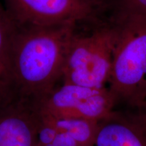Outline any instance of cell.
<instances>
[{"label":"cell","mask_w":146,"mask_h":146,"mask_svg":"<svg viewBox=\"0 0 146 146\" xmlns=\"http://www.w3.org/2000/svg\"><path fill=\"white\" fill-rule=\"evenodd\" d=\"M74 26L18 27L1 76L6 87L39 104L62 79Z\"/></svg>","instance_id":"cell-1"},{"label":"cell","mask_w":146,"mask_h":146,"mask_svg":"<svg viewBox=\"0 0 146 146\" xmlns=\"http://www.w3.org/2000/svg\"><path fill=\"white\" fill-rule=\"evenodd\" d=\"M108 89L116 104L146 106V16L119 17Z\"/></svg>","instance_id":"cell-2"},{"label":"cell","mask_w":146,"mask_h":146,"mask_svg":"<svg viewBox=\"0 0 146 146\" xmlns=\"http://www.w3.org/2000/svg\"><path fill=\"white\" fill-rule=\"evenodd\" d=\"M116 29H104L89 36L73 35L64 62V83L103 88L109 83L116 41Z\"/></svg>","instance_id":"cell-3"},{"label":"cell","mask_w":146,"mask_h":146,"mask_svg":"<svg viewBox=\"0 0 146 146\" xmlns=\"http://www.w3.org/2000/svg\"><path fill=\"white\" fill-rule=\"evenodd\" d=\"M117 105L108 87L94 88L70 83L56 86L39 104L40 112L52 117L80 118L100 122Z\"/></svg>","instance_id":"cell-4"},{"label":"cell","mask_w":146,"mask_h":146,"mask_svg":"<svg viewBox=\"0 0 146 146\" xmlns=\"http://www.w3.org/2000/svg\"><path fill=\"white\" fill-rule=\"evenodd\" d=\"M6 3L18 27L75 25L92 12L86 0H6Z\"/></svg>","instance_id":"cell-5"},{"label":"cell","mask_w":146,"mask_h":146,"mask_svg":"<svg viewBox=\"0 0 146 146\" xmlns=\"http://www.w3.org/2000/svg\"><path fill=\"white\" fill-rule=\"evenodd\" d=\"M39 105L12 92L1 80L0 146H35Z\"/></svg>","instance_id":"cell-6"},{"label":"cell","mask_w":146,"mask_h":146,"mask_svg":"<svg viewBox=\"0 0 146 146\" xmlns=\"http://www.w3.org/2000/svg\"><path fill=\"white\" fill-rule=\"evenodd\" d=\"M94 146H146V114L114 110L98 123Z\"/></svg>","instance_id":"cell-7"},{"label":"cell","mask_w":146,"mask_h":146,"mask_svg":"<svg viewBox=\"0 0 146 146\" xmlns=\"http://www.w3.org/2000/svg\"><path fill=\"white\" fill-rule=\"evenodd\" d=\"M47 116L60 131L68 134L79 146H94L99 122L80 118Z\"/></svg>","instance_id":"cell-8"},{"label":"cell","mask_w":146,"mask_h":146,"mask_svg":"<svg viewBox=\"0 0 146 146\" xmlns=\"http://www.w3.org/2000/svg\"><path fill=\"white\" fill-rule=\"evenodd\" d=\"M18 26L0 3V75L2 76Z\"/></svg>","instance_id":"cell-9"},{"label":"cell","mask_w":146,"mask_h":146,"mask_svg":"<svg viewBox=\"0 0 146 146\" xmlns=\"http://www.w3.org/2000/svg\"><path fill=\"white\" fill-rule=\"evenodd\" d=\"M146 16V0H120V16Z\"/></svg>","instance_id":"cell-10"},{"label":"cell","mask_w":146,"mask_h":146,"mask_svg":"<svg viewBox=\"0 0 146 146\" xmlns=\"http://www.w3.org/2000/svg\"><path fill=\"white\" fill-rule=\"evenodd\" d=\"M141 110H143V112H145V114H146V106H145V107H144V108H143V109H141Z\"/></svg>","instance_id":"cell-11"},{"label":"cell","mask_w":146,"mask_h":146,"mask_svg":"<svg viewBox=\"0 0 146 146\" xmlns=\"http://www.w3.org/2000/svg\"><path fill=\"white\" fill-rule=\"evenodd\" d=\"M1 76L0 75V87H1Z\"/></svg>","instance_id":"cell-12"}]
</instances>
